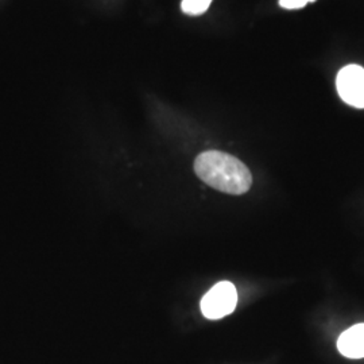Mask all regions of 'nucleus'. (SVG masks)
Returning a JSON list of instances; mask_svg holds the SVG:
<instances>
[{
  "label": "nucleus",
  "mask_w": 364,
  "mask_h": 364,
  "mask_svg": "<svg viewBox=\"0 0 364 364\" xmlns=\"http://www.w3.org/2000/svg\"><path fill=\"white\" fill-rule=\"evenodd\" d=\"M316 0H279V6L287 10H297L305 7L308 3H312Z\"/></svg>",
  "instance_id": "nucleus-6"
},
{
  "label": "nucleus",
  "mask_w": 364,
  "mask_h": 364,
  "mask_svg": "<svg viewBox=\"0 0 364 364\" xmlns=\"http://www.w3.org/2000/svg\"><path fill=\"white\" fill-rule=\"evenodd\" d=\"M236 304V287L228 281H221L201 299V312L209 320H219L234 312Z\"/></svg>",
  "instance_id": "nucleus-2"
},
{
  "label": "nucleus",
  "mask_w": 364,
  "mask_h": 364,
  "mask_svg": "<svg viewBox=\"0 0 364 364\" xmlns=\"http://www.w3.org/2000/svg\"><path fill=\"white\" fill-rule=\"evenodd\" d=\"M338 348L348 359L364 358V324H356L343 332L338 340Z\"/></svg>",
  "instance_id": "nucleus-4"
},
{
  "label": "nucleus",
  "mask_w": 364,
  "mask_h": 364,
  "mask_svg": "<svg viewBox=\"0 0 364 364\" xmlns=\"http://www.w3.org/2000/svg\"><path fill=\"white\" fill-rule=\"evenodd\" d=\"M336 85L343 102L355 108H364V69L362 66L343 68L338 72Z\"/></svg>",
  "instance_id": "nucleus-3"
},
{
  "label": "nucleus",
  "mask_w": 364,
  "mask_h": 364,
  "mask_svg": "<svg viewBox=\"0 0 364 364\" xmlns=\"http://www.w3.org/2000/svg\"><path fill=\"white\" fill-rule=\"evenodd\" d=\"M195 171L201 181L227 195H243L252 185L247 166L237 158L218 150L204 151L197 156Z\"/></svg>",
  "instance_id": "nucleus-1"
},
{
  "label": "nucleus",
  "mask_w": 364,
  "mask_h": 364,
  "mask_svg": "<svg viewBox=\"0 0 364 364\" xmlns=\"http://www.w3.org/2000/svg\"><path fill=\"white\" fill-rule=\"evenodd\" d=\"M212 0H182V11L188 15H201L208 10Z\"/></svg>",
  "instance_id": "nucleus-5"
}]
</instances>
